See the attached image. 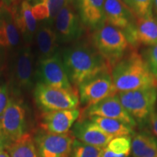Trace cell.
Instances as JSON below:
<instances>
[{
  "label": "cell",
  "instance_id": "9a60e30c",
  "mask_svg": "<svg viewBox=\"0 0 157 157\" xmlns=\"http://www.w3.org/2000/svg\"><path fill=\"white\" fill-rule=\"evenodd\" d=\"M72 134L80 142L103 148L113 138L90 119L78 121L74 125Z\"/></svg>",
  "mask_w": 157,
  "mask_h": 157
},
{
  "label": "cell",
  "instance_id": "ffe728a7",
  "mask_svg": "<svg viewBox=\"0 0 157 157\" xmlns=\"http://www.w3.org/2000/svg\"><path fill=\"white\" fill-rule=\"evenodd\" d=\"M105 0H77L78 13L82 22L97 29L104 23Z\"/></svg>",
  "mask_w": 157,
  "mask_h": 157
},
{
  "label": "cell",
  "instance_id": "83f0119b",
  "mask_svg": "<svg viewBox=\"0 0 157 157\" xmlns=\"http://www.w3.org/2000/svg\"><path fill=\"white\" fill-rule=\"evenodd\" d=\"M144 60L148 64L151 71L157 78V43L149 48L145 51Z\"/></svg>",
  "mask_w": 157,
  "mask_h": 157
},
{
  "label": "cell",
  "instance_id": "d590c367",
  "mask_svg": "<svg viewBox=\"0 0 157 157\" xmlns=\"http://www.w3.org/2000/svg\"><path fill=\"white\" fill-rule=\"evenodd\" d=\"M156 103H157V102H156Z\"/></svg>",
  "mask_w": 157,
  "mask_h": 157
},
{
  "label": "cell",
  "instance_id": "d6986e66",
  "mask_svg": "<svg viewBox=\"0 0 157 157\" xmlns=\"http://www.w3.org/2000/svg\"><path fill=\"white\" fill-rule=\"evenodd\" d=\"M34 39L38 60L50 58L58 52V39L50 25L42 22L37 27Z\"/></svg>",
  "mask_w": 157,
  "mask_h": 157
},
{
  "label": "cell",
  "instance_id": "e575fe53",
  "mask_svg": "<svg viewBox=\"0 0 157 157\" xmlns=\"http://www.w3.org/2000/svg\"><path fill=\"white\" fill-rule=\"evenodd\" d=\"M2 134H1V130H0V135H1Z\"/></svg>",
  "mask_w": 157,
  "mask_h": 157
},
{
  "label": "cell",
  "instance_id": "7402d4cb",
  "mask_svg": "<svg viewBox=\"0 0 157 157\" xmlns=\"http://www.w3.org/2000/svg\"><path fill=\"white\" fill-rule=\"evenodd\" d=\"M132 153L133 157H157V139L150 133L134 134Z\"/></svg>",
  "mask_w": 157,
  "mask_h": 157
},
{
  "label": "cell",
  "instance_id": "6da1fadb",
  "mask_svg": "<svg viewBox=\"0 0 157 157\" xmlns=\"http://www.w3.org/2000/svg\"><path fill=\"white\" fill-rule=\"evenodd\" d=\"M66 73L73 86L103 73H111V67L93 44H74L63 50L60 54Z\"/></svg>",
  "mask_w": 157,
  "mask_h": 157
},
{
  "label": "cell",
  "instance_id": "8992f818",
  "mask_svg": "<svg viewBox=\"0 0 157 157\" xmlns=\"http://www.w3.org/2000/svg\"><path fill=\"white\" fill-rule=\"evenodd\" d=\"M119 101L135 121L148 120L155 111L157 102V88H143L117 93Z\"/></svg>",
  "mask_w": 157,
  "mask_h": 157
},
{
  "label": "cell",
  "instance_id": "4fadbf2b",
  "mask_svg": "<svg viewBox=\"0 0 157 157\" xmlns=\"http://www.w3.org/2000/svg\"><path fill=\"white\" fill-rule=\"evenodd\" d=\"M124 34L133 48L137 44L151 46L157 43V21L153 15L136 18L134 26Z\"/></svg>",
  "mask_w": 157,
  "mask_h": 157
},
{
  "label": "cell",
  "instance_id": "e0dca14e",
  "mask_svg": "<svg viewBox=\"0 0 157 157\" xmlns=\"http://www.w3.org/2000/svg\"><path fill=\"white\" fill-rule=\"evenodd\" d=\"M13 18L23 42L31 44L34 39L38 27L37 21L32 13V4L30 0H23L19 7L11 8Z\"/></svg>",
  "mask_w": 157,
  "mask_h": 157
},
{
  "label": "cell",
  "instance_id": "52a82bcc",
  "mask_svg": "<svg viewBox=\"0 0 157 157\" xmlns=\"http://www.w3.org/2000/svg\"><path fill=\"white\" fill-rule=\"evenodd\" d=\"M35 76L38 82L50 87L68 90H75L68 78L59 52L50 58L39 60Z\"/></svg>",
  "mask_w": 157,
  "mask_h": 157
},
{
  "label": "cell",
  "instance_id": "f546056e",
  "mask_svg": "<svg viewBox=\"0 0 157 157\" xmlns=\"http://www.w3.org/2000/svg\"><path fill=\"white\" fill-rule=\"evenodd\" d=\"M148 122L153 135L157 137V112L156 111H153L149 116Z\"/></svg>",
  "mask_w": 157,
  "mask_h": 157
},
{
  "label": "cell",
  "instance_id": "4316f807",
  "mask_svg": "<svg viewBox=\"0 0 157 157\" xmlns=\"http://www.w3.org/2000/svg\"><path fill=\"white\" fill-rule=\"evenodd\" d=\"M102 148L90 146L75 139L70 157H101Z\"/></svg>",
  "mask_w": 157,
  "mask_h": 157
},
{
  "label": "cell",
  "instance_id": "f1b7e54d",
  "mask_svg": "<svg viewBox=\"0 0 157 157\" xmlns=\"http://www.w3.org/2000/svg\"><path fill=\"white\" fill-rule=\"evenodd\" d=\"M8 90L6 86L0 87V117L9 103Z\"/></svg>",
  "mask_w": 157,
  "mask_h": 157
},
{
  "label": "cell",
  "instance_id": "ba28073f",
  "mask_svg": "<svg viewBox=\"0 0 157 157\" xmlns=\"http://www.w3.org/2000/svg\"><path fill=\"white\" fill-rule=\"evenodd\" d=\"M117 93L111 73L100 74L78 86L80 102L87 109Z\"/></svg>",
  "mask_w": 157,
  "mask_h": 157
},
{
  "label": "cell",
  "instance_id": "44dd1931",
  "mask_svg": "<svg viewBox=\"0 0 157 157\" xmlns=\"http://www.w3.org/2000/svg\"><path fill=\"white\" fill-rule=\"evenodd\" d=\"M72 0H35L32 13L37 21L52 25L63 7Z\"/></svg>",
  "mask_w": 157,
  "mask_h": 157
},
{
  "label": "cell",
  "instance_id": "d6a6232c",
  "mask_svg": "<svg viewBox=\"0 0 157 157\" xmlns=\"http://www.w3.org/2000/svg\"><path fill=\"white\" fill-rule=\"evenodd\" d=\"M153 9H154L155 13L157 15V0H154L153 1Z\"/></svg>",
  "mask_w": 157,
  "mask_h": 157
},
{
  "label": "cell",
  "instance_id": "836d02e7",
  "mask_svg": "<svg viewBox=\"0 0 157 157\" xmlns=\"http://www.w3.org/2000/svg\"><path fill=\"white\" fill-rule=\"evenodd\" d=\"M0 157H10L8 154V152L5 151H3L0 153Z\"/></svg>",
  "mask_w": 157,
  "mask_h": 157
},
{
  "label": "cell",
  "instance_id": "603a6c76",
  "mask_svg": "<svg viewBox=\"0 0 157 157\" xmlns=\"http://www.w3.org/2000/svg\"><path fill=\"white\" fill-rule=\"evenodd\" d=\"M89 119L107 134L113 137L131 136L134 135V130L127 124L117 119L101 117H91Z\"/></svg>",
  "mask_w": 157,
  "mask_h": 157
},
{
  "label": "cell",
  "instance_id": "30bf717a",
  "mask_svg": "<svg viewBox=\"0 0 157 157\" xmlns=\"http://www.w3.org/2000/svg\"><path fill=\"white\" fill-rule=\"evenodd\" d=\"M25 112L22 105L14 100L9 103L0 117L1 134L6 140L15 142L24 135Z\"/></svg>",
  "mask_w": 157,
  "mask_h": 157
},
{
  "label": "cell",
  "instance_id": "5b68a950",
  "mask_svg": "<svg viewBox=\"0 0 157 157\" xmlns=\"http://www.w3.org/2000/svg\"><path fill=\"white\" fill-rule=\"evenodd\" d=\"M34 55L30 44H24L15 49L10 61L9 75L11 83L15 87L29 89L36 78Z\"/></svg>",
  "mask_w": 157,
  "mask_h": 157
},
{
  "label": "cell",
  "instance_id": "4dcf8cb0",
  "mask_svg": "<svg viewBox=\"0 0 157 157\" xmlns=\"http://www.w3.org/2000/svg\"><path fill=\"white\" fill-rule=\"evenodd\" d=\"M17 0H2L3 5L7 8L11 9L16 2Z\"/></svg>",
  "mask_w": 157,
  "mask_h": 157
},
{
  "label": "cell",
  "instance_id": "cb8c5ba5",
  "mask_svg": "<svg viewBox=\"0 0 157 157\" xmlns=\"http://www.w3.org/2000/svg\"><path fill=\"white\" fill-rule=\"evenodd\" d=\"M131 151V136L115 137L102 148L101 157H129Z\"/></svg>",
  "mask_w": 157,
  "mask_h": 157
},
{
  "label": "cell",
  "instance_id": "1f68e13d",
  "mask_svg": "<svg viewBox=\"0 0 157 157\" xmlns=\"http://www.w3.org/2000/svg\"><path fill=\"white\" fill-rule=\"evenodd\" d=\"M5 147V138H4L2 135H0V153L3 151L4 148Z\"/></svg>",
  "mask_w": 157,
  "mask_h": 157
},
{
  "label": "cell",
  "instance_id": "ac0fdd59",
  "mask_svg": "<svg viewBox=\"0 0 157 157\" xmlns=\"http://www.w3.org/2000/svg\"><path fill=\"white\" fill-rule=\"evenodd\" d=\"M21 39L11 9L2 5L0 8V47L15 50L21 46Z\"/></svg>",
  "mask_w": 157,
  "mask_h": 157
},
{
  "label": "cell",
  "instance_id": "484cf974",
  "mask_svg": "<svg viewBox=\"0 0 157 157\" xmlns=\"http://www.w3.org/2000/svg\"><path fill=\"white\" fill-rule=\"evenodd\" d=\"M136 18L152 15L154 0H123Z\"/></svg>",
  "mask_w": 157,
  "mask_h": 157
},
{
  "label": "cell",
  "instance_id": "7a4b0ae2",
  "mask_svg": "<svg viewBox=\"0 0 157 157\" xmlns=\"http://www.w3.org/2000/svg\"><path fill=\"white\" fill-rule=\"evenodd\" d=\"M111 75L118 93L143 88H157V78L135 48L129 50L113 65Z\"/></svg>",
  "mask_w": 157,
  "mask_h": 157
},
{
  "label": "cell",
  "instance_id": "277c9868",
  "mask_svg": "<svg viewBox=\"0 0 157 157\" xmlns=\"http://www.w3.org/2000/svg\"><path fill=\"white\" fill-rule=\"evenodd\" d=\"M37 105L45 112L78 109L79 98L76 90H68L37 82L34 88Z\"/></svg>",
  "mask_w": 157,
  "mask_h": 157
},
{
  "label": "cell",
  "instance_id": "7c38bea8",
  "mask_svg": "<svg viewBox=\"0 0 157 157\" xmlns=\"http://www.w3.org/2000/svg\"><path fill=\"white\" fill-rule=\"evenodd\" d=\"M86 114L88 117H101L117 119L132 128L137 124L136 121L122 106L117 95L105 98L95 105L87 108Z\"/></svg>",
  "mask_w": 157,
  "mask_h": 157
},
{
  "label": "cell",
  "instance_id": "9c48e42d",
  "mask_svg": "<svg viewBox=\"0 0 157 157\" xmlns=\"http://www.w3.org/2000/svg\"><path fill=\"white\" fill-rule=\"evenodd\" d=\"M75 137L71 132L55 134L46 131L39 132L35 143L40 157H70Z\"/></svg>",
  "mask_w": 157,
  "mask_h": 157
},
{
  "label": "cell",
  "instance_id": "2e32d148",
  "mask_svg": "<svg viewBox=\"0 0 157 157\" xmlns=\"http://www.w3.org/2000/svg\"><path fill=\"white\" fill-rule=\"evenodd\" d=\"M79 116L80 111L78 109L44 112L41 125L46 132L66 134L69 132Z\"/></svg>",
  "mask_w": 157,
  "mask_h": 157
},
{
  "label": "cell",
  "instance_id": "5bb4252c",
  "mask_svg": "<svg viewBox=\"0 0 157 157\" xmlns=\"http://www.w3.org/2000/svg\"><path fill=\"white\" fill-rule=\"evenodd\" d=\"M136 17L123 0H105L104 22L122 31L135 25Z\"/></svg>",
  "mask_w": 157,
  "mask_h": 157
},
{
  "label": "cell",
  "instance_id": "8fae6325",
  "mask_svg": "<svg viewBox=\"0 0 157 157\" xmlns=\"http://www.w3.org/2000/svg\"><path fill=\"white\" fill-rule=\"evenodd\" d=\"M55 31L58 41L72 42L82 35V21L74 5L73 0L63 7L54 21Z\"/></svg>",
  "mask_w": 157,
  "mask_h": 157
},
{
  "label": "cell",
  "instance_id": "3957f363",
  "mask_svg": "<svg viewBox=\"0 0 157 157\" xmlns=\"http://www.w3.org/2000/svg\"><path fill=\"white\" fill-rule=\"evenodd\" d=\"M92 44L111 68L133 48L122 31L105 22L95 29L92 36Z\"/></svg>",
  "mask_w": 157,
  "mask_h": 157
},
{
  "label": "cell",
  "instance_id": "d4e9b609",
  "mask_svg": "<svg viewBox=\"0 0 157 157\" xmlns=\"http://www.w3.org/2000/svg\"><path fill=\"white\" fill-rule=\"evenodd\" d=\"M7 151L10 157H39L34 140L28 133L10 143Z\"/></svg>",
  "mask_w": 157,
  "mask_h": 157
}]
</instances>
